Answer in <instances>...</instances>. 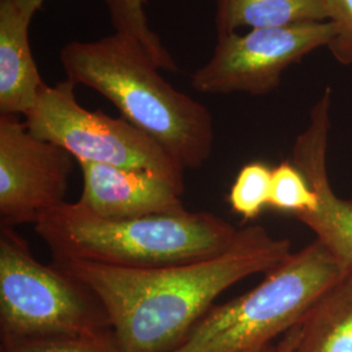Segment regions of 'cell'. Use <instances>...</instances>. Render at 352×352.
<instances>
[{
  "label": "cell",
  "mask_w": 352,
  "mask_h": 352,
  "mask_svg": "<svg viewBox=\"0 0 352 352\" xmlns=\"http://www.w3.org/2000/svg\"><path fill=\"white\" fill-rule=\"evenodd\" d=\"M291 241L264 227L241 228L226 252L201 261L155 269H122L54 261L91 289L104 305L126 352H168L213 307L223 291L269 273L291 254Z\"/></svg>",
  "instance_id": "6da1fadb"
},
{
  "label": "cell",
  "mask_w": 352,
  "mask_h": 352,
  "mask_svg": "<svg viewBox=\"0 0 352 352\" xmlns=\"http://www.w3.org/2000/svg\"><path fill=\"white\" fill-rule=\"evenodd\" d=\"M67 80L98 91L131 124L155 140L184 170L200 168L214 146L210 111L171 87L124 37L69 42L60 51Z\"/></svg>",
  "instance_id": "7a4b0ae2"
},
{
  "label": "cell",
  "mask_w": 352,
  "mask_h": 352,
  "mask_svg": "<svg viewBox=\"0 0 352 352\" xmlns=\"http://www.w3.org/2000/svg\"><path fill=\"white\" fill-rule=\"evenodd\" d=\"M36 234L54 261H81L122 269L189 264L226 252L240 230L209 212L103 218L77 202L42 215Z\"/></svg>",
  "instance_id": "3957f363"
},
{
  "label": "cell",
  "mask_w": 352,
  "mask_h": 352,
  "mask_svg": "<svg viewBox=\"0 0 352 352\" xmlns=\"http://www.w3.org/2000/svg\"><path fill=\"white\" fill-rule=\"evenodd\" d=\"M351 269L316 239L292 252L251 291L215 305L168 352H256L300 322Z\"/></svg>",
  "instance_id": "277c9868"
},
{
  "label": "cell",
  "mask_w": 352,
  "mask_h": 352,
  "mask_svg": "<svg viewBox=\"0 0 352 352\" xmlns=\"http://www.w3.org/2000/svg\"><path fill=\"white\" fill-rule=\"evenodd\" d=\"M113 329L98 296L56 265L34 258L13 227L0 226V337L97 334Z\"/></svg>",
  "instance_id": "5b68a950"
},
{
  "label": "cell",
  "mask_w": 352,
  "mask_h": 352,
  "mask_svg": "<svg viewBox=\"0 0 352 352\" xmlns=\"http://www.w3.org/2000/svg\"><path fill=\"white\" fill-rule=\"evenodd\" d=\"M69 80L45 85L25 116L28 129L68 151L77 162L146 170L184 186V168L149 135L124 118L84 109Z\"/></svg>",
  "instance_id": "8992f818"
},
{
  "label": "cell",
  "mask_w": 352,
  "mask_h": 352,
  "mask_svg": "<svg viewBox=\"0 0 352 352\" xmlns=\"http://www.w3.org/2000/svg\"><path fill=\"white\" fill-rule=\"evenodd\" d=\"M336 37L331 21L251 29L218 37L213 56L192 76V87L206 94L266 96L283 72Z\"/></svg>",
  "instance_id": "52a82bcc"
},
{
  "label": "cell",
  "mask_w": 352,
  "mask_h": 352,
  "mask_svg": "<svg viewBox=\"0 0 352 352\" xmlns=\"http://www.w3.org/2000/svg\"><path fill=\"white\" fill-rule=\"evenodd\" d=\"M74 157L36 138L16 115H0V226L37 223L65 201Z\"/></svg>",
  "instance_id": "ba28073f"
},
{
  "label": "cell",
  "mask_w": 352,
  "mask_h": 352,
  "mask_svg": "<svg viewBox=\"0 0 352 352\" xmlns=\"http://www.w3.org/2000/svg\"><path fill=\"white\" fill-rule=\"evenodd\" d=\"M331 107L333 90L327 87L312 106L305 129L294 142L291 162L307 177L318 200L315 210L295 217L352 270V197H340L327 173Z\"/></svg>",
  "instance_id": "9c48e42d"
},
{
  "label": "cell",
  "mask_w": 352,
  "mask_h": 352,
  "mask_svg": "<svg viewBox=\"0 0 352 352\" xmlns=\"http://www.w3.org/2000/svg\"><path fill=\"white\" fill-rule=\"evenodd\" d=\"M84 187L77 204L103 218H140L186 212L184 186L146 170L78 162Z\"/></svg>",
  "instance_id": "30bf717a"
},
{
  "label": "cell",
  "mask_w": 352,
  "mask_h": 352,
  "mask_svg": "<svg viewBox=\"0 0 352 352\" xmlns=\"http://www.w3.org/2000/svg\"><path fill=\"white\" fill-rule=\"evenodd\" d=\"M32 19L16 0H0V115L26 116L46 85L30 49Z\"/></svg>",
  "instance_id": "8fae6325"
},
{
  "label": "cell",
  "mask_w": 352,
  "mask_h": 352,
  "mask_svg": "<svg viewBox=\"0 0 352 352\" xmlns=\"http://www.w3.org/2000/svg\"><path fill=\"white\" fill-rule=\"evenodd\" d=\"M283 352H352V272L279 342Z\"/></svg>",
  "instance_id": "7c38bea8"
},
{
  "label": "cell",
  "mask_w": 352,
  "mask_h": 352,
  "mask_svg": "<svg viewBox=\"0 0 352 352\" xmlns=\"http://www.w3.org/2000/svg\"><path fill=\"white\" fill-rule=\"evenodd\" d=\"M215 29L222 37L243 26L282 28L329 21L327 0H215Z\"/></svg>",
  "instance_id": "4fadbf2b"
},
{
  "label": "cell",
  "mask_w": 352,
  "mask_h": 352,
  "mask_svg": "<svg viewBox=\"0 0 352 352\" xmlns=\"http://www.w3.org/2000/svg\"><path fill=\"white\" fill-rule=\"evenodd\" d=\"M148 0H104L115 33L135 43L160 69L176 72L177 67L161 38L151 30L145 13Z\"/></svg>",
  "instance_id": "5bb4252c"
},
{
  "label": "cell",
  "mask_w": 352,
  "mask_h": 352,
  "mask_svg": "<svg viewBox=\"0 0 352 352\" xmlns=\"http://www.w3.org/2000/svg\"><path fill=\"white\" fill-rule=\"evenodd\" d=\"M0 352H126L113 329L97 334L0 337Z\"/></svg>",
  "instance_id": "9a60e30c"
},
{
  "label": "cell",
  "mask_w": 352,
  "mask_h": 352,
  "mask_svg": "<svg viewBox=\"0 0 352 352\" xmlns=\"http://www.w3.org/2000/svg\"><path fill=\"white\" fill-rule=\"evenodd\" d=\"M272 171L269 164L254 161L244 164L228 193V204L243 219H254L269 206Z\"/></svg>",
  "instance_id": "2e32d148"
},
{
  "label": "cell",
  "mask_w": 352,
  "mask_h": 352,
  "mask_svg": "<svg viewBox=\"0 0 352 352\" xmlns=\"http://www.w3.org/2000/svg\"><path fill=\"white\" fill-rule=\"evenodd\" d=\"M317 195L302 171L289 161H283L272 171L269 206L294 215L308 213L317 208Z\"/></svg>",
  "instance_id": "e0dca14e"
},
{
  "label": "cell",
  "mask_w": 352,
  "mask_h": 352,
  "mask_svg": "<svg viewBox=\"0 0 352 352\" xmlns=\"http://www.w3.org/2000/svg\"><path fill=\"white\" fill-rule=\"evenodd\" d=\"M329 21L336 28V37L327 46L342 65H352V0H327Z\"/></svg>",
  "instance_id": "ac0fdd59"
},
{
  "label": "cell",
  "mask_w": 352,
  "mask_h": 352,
  "mask_svg": "<svg viewBox=\"0 0 352 352\" xmlns=\"http://www.w3.org/2000/svg\"><path fill=\"white\" fill-rule=\"evenodd\" d=\"M16 3L24 12L34 16L42 8L45 0H16Z\"/></svg>",
  "instance_id": "d6986e66"
},
{
  "label": "cell",
  "mask_w": 352,
  "mask_h": 352,
  "mask_svg": "<svg viewBox=\"0 0 352 352\" xmlns=\"http://www.w3.org/2000/svg\"><path fill=\"white\" fill-rule=\"evenodd\" d=\"M256 352H283L282 351V347H280V343H278V344H269V346H266L264 349H261V350H258V351Z\"/></svg>",
  "instance_id": "ffe728a7"
}]
</instances>
